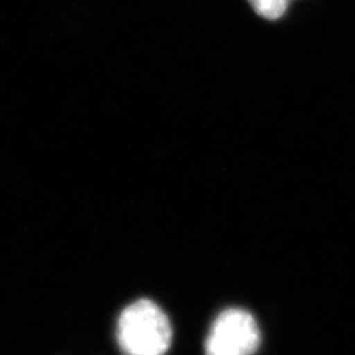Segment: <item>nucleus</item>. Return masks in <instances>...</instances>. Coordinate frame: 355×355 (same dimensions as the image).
Segmentation results:
<instances>
[{
	"instance_id": "7ed1b4c3",
	"label": "nucleus",
	"mask_w": 355,
	"mask_h": 355,
	"mask_svg": "<svg viewBox=\"0 0 355 355\" xmlns=\"http://www.w3.org/2000/svg\"><path fill=\"white\" fill-rule=\"evenodd\" d=\"M254 12L267 20H278L288 7L290 0H248Z\"/></svg>"
},
{
	"instance_id": "f03ea898",
	"label": "nucleus",
	"mask_w": 355,
	"mask_h": 355,
	"mask_svg": "<svg viewBox=\"0 0 355 355\" xmlns=\"http://www.w3.org/2000/svg\"><path fill=\"white\" fill-rule=\"evenodd\" d=\"M259 343L255 318L243 309L230 308L216 318L205 341V355H254Z\"/></svg>"
},
{
	"instance_id": "f257e3e1",
	"label": "nucleus",
	"mask_w": 355,
	"mask_h": 355,
	"mask_svg": "<svg viewBox=\"0 0 355 355\" xmlns=\"http://www.w3.org/2000/svg\"><path fill=\"white\" fill-rule=\"evenodd\" d=\"M117 340L125 355H165L171 345V325L161 306L141 299L120 315Z\"/></svg>"
}]
</instances>
